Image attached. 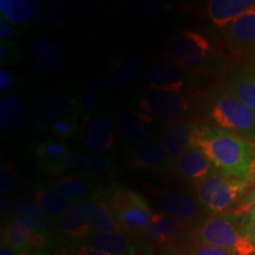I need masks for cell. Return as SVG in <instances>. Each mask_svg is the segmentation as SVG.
<instances>
[{
	"mask_svg": "<svg viewBox=\"0 0 255 255\" xmlns=\"http://www.w3.org/2000/svg\"><path fill=\"white\" fill-rule=\"evenodd\" d=\"M191 148L200 150L223 175L255 181V144L227 130L194 123Z\"/></svg>",
	"mask_w": 255,
	"mask_h": 255,
	"instance_id": "obj_1",
	"label": "cell"
},
{
	"mask_svg": "<svg viewBox=\"0 0 255 255\" xmlns=\"http://www.w3.org/2000/svg\"><path fill=\"white\" fill-rule=\"evenodd\" d=\"M189 240L231 252L234 255H252L255 244L242 226L241 218L232 212L210 215L190 231Z\"/></svg>",
	"mask_w": 255,
	"mask_h": 255,
	"instance_id": "obj_2",
	"label": "cell"
},
{
	"mask_svg": "<svg viewBox=\"0 0 255 255\" xmlns=\"http://www.w3.org/2000/svg\"><path fill=\"white\" fill-rule=\"evenodd\" d=\"M254 181L227 176L220 171L194 182V193L212 215L232 212L250 193Z\"/></svg>",
	"mask_w": 255,
	"mask_h": 255,
	"instance_id": "obj_3",
	"label": "cell"
},
{
	"mask_svg": "<svg viewBox=\"0 0 255 255\" xmlns=\"http://www.w3.org/2000/svg\"><path fill=\"white\" fill-rule=\"evenodd\" d=\"M104 199L123 232L130 237L142 238L154 214L144 197L121 184H113L104 193Z\"/></svg>",
	"mask_w": 255,
	"mask_h": 255,
	"instance_id": "obj_4",
	"label": "cell"
},
{
	"mask_svg": "<svg viewBox=\"0 0 255 255\" xmlns=\"http://www.w3.org/2000/svg\"><path fill=\"white\" fill-rule=\"evenodd\" d=\"M209 119L220 129L242 137L255 144V114L231 94H221L213 100Z\"/></svg>",
	"mask_w": 255,
	"mask_h": 255,
	"instance_id": "obj_5",
	"label": "cell"
},
{
	"mask_svg": "<svg viewBox=\"0 0 255 255\" xmlns=\"http://www.w3.org/2000/svg\"><path fill=\"white\" fill-rule=\"evenodd\" d=\"M62 241L58 235H46L32 231L12 213L2 225L1 244L13 250L32 255H52L57 245Z\"/></svg>",
	"mask_w": 255,
	"mask_h": 255,
	"instance_id": "obj_6",
	"label": "cell"
},
{
	"mask_svg": "<svg viewBox=\"0 0 255 255\" xmlns=\"http://www.w3.org/2000/svg\"><path fill=\"white\" fill-rule=\"evenodd\" d=\"M168 53L174 64L182 70L194 72L205 65L213 53L210 41L193 31H184L173 38L169 44Z\"/></svg>",
	"mask_w": 255,
	"mask_h": 255,
	"instance_id": "obj_7",
	"label": "cell"
},
{
	"mask_svg": "<svg viewBox=\"0 0 255 255\" xmlns=\"http://www.w3.org/2000/svg\"><path fill=\"white\" fill-rule=\"evenodd\" d=\"M191 228L163 213H154L142 238L152 250L161 253L174 250L189 240Z\"/></svg>",
	"mask_w": 255,
	"mask_h": 255,
	"instance_id": "obj_8",
	"label": "cell"
},
{
	"mask_svg": "<svg viewBox=\"0 0 255 255\" xmlns=\"http://www.w3.org/2000/svg\"><path fill=\"white\" fill-rule=\"evenodd\" d=\"M157 205L163 214L178 220L191 229L203 221L201 215L205 208L195 194L182 190L167 191L159 196Z\"/></svg>",
	"mask_w": 255,
	"mask_h": 255,
	"instance_id": "obj_9",
	"label": "cell"
},
{
	"mask_svg": "<svg viewBox=\"0 0 255 255\" xmlns=\"http://www.w3.org/2000/svg\"><path fill=\"white\" fill-rule=\"evenodd\" d=\"M139 110L155 120H180L189 110V101L182 94L163 91H149L139 102Z\"/></svg>",
	"mask_w": 255,
	"mask_h": 255,
	"instance_id": "obj_10",
	"label": "cell"
},
{
	"mask_svg": "<svg viewBox=\"0 0 255 255\" xmlns=\"http://www.w3.org/2000/svg\"><path fill=\"white\" fill-rule=\"evenodd\" d=\"M79 244L110 255H142L150 253L152 251L146 242L139 244L136 238L124 233L92 232L84 241Z\"/></svg>",
	"mask_w": 255,
	"mask_h": 255,
	"instance_id": "obj_11",
	"label": "cell"
},
{
	"mask_svg": "<svg viewBox=\"0 0 255 255\" xmlns=\"http://www.w3.org/2000/svg\"><path fill=\"white\" fill-rule=\"evenodd\" d=\"M130 167L135 169L165 173L175 169V162L165 150L162 142L148 141L136 146L128 156Z\"/></svg>",
	"mask_w": 255,
	"mask_h": 255,
	"instance_id": "obj_12",
	"label": "cell"
},
{
	"mask_svg": "<svg viewBox=\"0 0 255 255\" xmlns=\"http://www.w3.org/2000/svg\"><path fill=\"white\" fill-rule=\"evenodd\" d=\"M71 151L65 143L57 139H46L34 146V155L41 173L58 176L69 169L68 156Z\"/></svg>",
	"mask_w": 255,
	"mask_h": 255,
	"instance_id": "obj_13",
	"label": "cell"
},
{
	"mask_svg": "<svg viewBox=\"0 0 255 255\" xmlns=\"http://www.w3.org/2000/svg\"><path fill=\"white\" fill-rule=\"evenodd\" d=\"M186 85L183 70L174 63H154L148 70L149 91L181 94Z\"/></svg>",
	"mask_w": 255,
	"mask_h": 255,
	"instance_id": "obj_14",
	"label": "cell"
},
{
	"mask_svg": "<svg viewBox=\"0 0 255 255\" xmlns=\"http://www.w3.org/2000/svg\"><path fill=\"white\" fill-rule=\"evenodd\" d=\"M13 215L32 231L46 235H58L55 229V223L51 222V220L44 214L32 196L18 195L15 197Z\"/></svg>",
	"mask_w": 255,
	"mask_h": 255,
	"instance_id": "obj_15",
	"label": "cell"
},
{
	"mask_svg": "<svg viewBox=\"0 0 255 255\" xmlns=\"http://www.w3.org/2000/svg\"><path fill=\"white\" fill-rule=\"evenodd\" d=\"M85 218L92 231L98 233H124L119 223L111 215L107 202L104 199V193L95 194L94 196L79 201ZM126 234V233H124Z\"/></svg>",
	"mask_w": 255,
	"mask_h": 255,
	"instance_id": "obj_16",
	"label": "cell"
},
{
	"mask_svg": "<svg viewBox=\"0 0 255 255\" xmlns=\"http://www.w3.org/2000/svg\"><path fill=\"white\" fill-rule=\"evenodd\" d=\"M55 229L62 240L72 242H83L94 232L79 202L72 205L56 220Z\"/></svg>",
	"mask_w": 255,
	"mask_h": 255,
	"instance_id": "obj_17",
	"label": "cell"
},
{
	"mask_svg": "<svg viewBox=\"0 0 255 255\" xmlns=\"http://www.w3.org/2000/svg\"><path fill=\"white\" fill-rule=\"evenodd\" d=\"M119 130L124 138L132 142H148L159 131L156 120L144 113L122 115L119 119Z\"/></svg>",
	"mask_w": 255,
	"mask_h": 255,
	"instance_id": "obj_18",
	"label": "cell"
},
{
	"mask_svg": "<svg viewBox=\"0 0 255 255\" xmlns=\"http://www.w3.org/2000/svg\"><path fill=\"white\" fill-rule=\"evenodd\" d=\"M31 50L39 68L47 73H56L64 68L66 53L64 47L49 37H38L32 41Z\"/></svg>",
	"mask_w": 255,
	"mask_h": 255,
	"instance_id": "obj_19",
	"label": "cell"
},
{
	"mask_svg": "<svg viewBox=\"0 0 255 255\" xmlns=\"http://www.w3.org/2000/svg\"><path fill=\"white\" fill-rule=\"evenodd\" d=\"M85 144L91 154L102 155L117 144L113 120L109 116H98L91 121L85 135Z\"/></svg>",
	"mask_w": 255,
	"mask_h": 255,
	"instance_id": "obj_20",
	"label": "cell"
},
{
	"mask_svg": "<svg viewBox=\"0 0 255 255\" xmlns=\"http://www.w3.org/2000/svg\"><path fill=\"white\" fill-rule=\"evenodd\" d=\"M193 127L194 123L188 122L184 119L171 121L165 127L162 136V144L174 162L190 148Z\"/></svg>",
	"mask_w": 255,
	"mask_h": 255,
	"instance_id": "obj_21",
	"label": "cell"
},
{
	"mask_svg": "<svg viewBox=\"0 0 255 255\" xmlns=\"http://www.w3.org/2000/svg\"><path fill=\"white\" fill-rule=\"evenodd\" d=\"M175 169L181 176L194 182L203 180L218 171L202 152L191 146L184 154L175 159Z\"/></svg>",
	"mask_w": 255,
	"mask_h": 255,
	"instance_id": "obj_22",
	"label": "cell"
},
{
	"mask_svg": "<svg viewBox=\"0 0 255 255\" xmlns=\"http://www.w3.org/2000/svg\"><path fill=\"white\" fill-rule=\"evenodd\" d=\"M226 38L232 47L250 49L255 45V5L226 27Z\"/></svg>",
	"mask_w": 255,
	"mask_h": 255,
	"instance_id": "obj_23",
	"label": "cell"
},
{
	"mask_svg": "<svg viewBox=\"0 0 255 255\" xmlns=\"http://www.w3.org/2000/svg\"><path fill=\"white\" fill-rule=\"evenodd\" d=\"M254 5L253 0H210L207 12L215 26L226 28Z\"/></svg>",
	"mask_w": 255,
	"mask_h": 255,
	"instance_id": "obj_24",
	"label": "cell"
},
{
	"mask_svg": "<svg viewBox=\"0 0 255 255\" xmlns=\"http://www.w3.org/2000/svg\"><path fill=\"white\" fill-rule=\"evenodd\" d=\"M51 188L68 200L71 205L87 199L90 191L94 188V181L91 177L83 176V175H62V176L46 182Z\"/></svg>",
	"mask_w": 255,
	"mask_h": 255,
	"instance_id": "obj_25",
	"label": "cell"
},
{
	"mask_svg": "<svg viewBox=\"0 0 255 255\" xmlns=\"http://www.w3.org/2000/svg\"><path fill=\"white\" fill-rule=\"evenodd\" d=\"M43 8L40 0H1L0 13L9 23L21 26L33 21Z\"/></svg>",
	"mask_w": 255,
	"mask_h": 255,
	"instance_id": "obj_26",
	"label": "cell"
},
{
	"mask_svg": "<svg viewBox=\"0 0 255 255\" xmlns=\"http://www.w3.org/2000/svg\"><path fill=\"white\" fill-rule=\"evenodd\" d=\"M71 107V100L64 94H52L41 100L34 109L33 122L37 129H45L47 126L65 113Z\"/></svg>",
	"mask_w": 255,
	"mask_h": 255,
	"instance_id": "obj_27",
	"label": "cell"
},
{
	"mask_svg": "<svg viewBox=\"0 0 255 255\" xmlns=\"http://www.w3.org/2000/svg\"><path fill=\"white\" fill-rule=\"evenodd\" d=\"M113 156L95 155L85 152L70 151L68 156L69 169L87 177H95L105 173L113 163Z\"/></svg>",
	"mask_w": 255,
	"mask_h": 255,
	"instance_id": "obj_28",
	"label": "cell"
},
{
	"mask_svg": "<svg viewBox=\"0 0 255 255\" xmlns=\"http://www.w3.org/2000/svg\"><path fill=\"white\" fill-rule=\"evenodd\" d=\"M27 104L25 98L9 95L0 101V130L11 132L23 124L26 117Z\"/></svg>",
	"mask_w": 255,
	"mask_h": 255,
	"instance_id": "obj_29",
	"label": "cell"
},
{
	"mask_svg": "<svg viewBox=\"0 0 255 255\" xmlns=\"http://www.w3.org/2000/svg\"><path fill=\"white\" fill-rule=\"evenodd\" d=\"M33 199L50 220L60 218L72 206L68 200L64 199L58 191L51 188L49 184H43L41 187L37 188L33 194Z\"/></svg>",
	"mask_w": 255,
	"mask_h": 255,
	"instance_id": "obj_30",
	"label": "cell"
},
{
	"mask_svg": "<svg viewBox=\"0 0 255 255\" xmlns=\"http://www.w3.org/2000/svg\"><path fill=\"white\" fill-rule=\"evenodd\" d=\"M81 104L73 103L65 113L50 124V131L56 139H70L77 135L81 124Z\"/></svg>",
	"mask_w": 255,
	"mask_h": 255,
	"instance_id": "obj_31",
	"label": "cell"
},
{
	"mask_svg": "<svg viewBox=\"0 0 255 255\" xmlns=\"http://www.w3.org/2000/svg\"><path fill=\"white\" fill-rule=\"evenodd\" d=\"M108 94H109V81L107 78L100 77L92 82L82 98V113L87 117L96 113L103 104Z\"/></svg>",
	"mask_w": 255,
	"mask_h": 255,
	"instance_id": "obj_32",
	"label": "cell"
},
{
	"mask_svg": "<svg viewBox=\"0 0 255 255\" xmlns=\"http://www.w3.org/2000/svg\"><path fill=\"white\" fill-rule=\"evenodd\" d=\"M228 94L238 98L255 114V73L233 78L228 84Z\"/></svg>",
	"mask_w": 255,
	"mask_h": 255,
	"instance_id": "obj_33",
	"label": "cell"
},
{
	"mask_svg": "<svg viewBox=\"0 0 255 255\" xmlns=\"http://www.w3.org/2000/svg\"><path fill=\"white\" fill-rule=\"evenodd\" d=\"M139 72H141V64L138 60H123L111 72L110 83L117 89L127 88L136 81Z\"/></svg>",
	"mask_w": 255,
	"mask_h": 255,
	"instance_id": "obj_34",
	"label": "cell"
},
{
	"mask_svg": "<svg viewBox=\"0 0 255 255\" xmlns=\"http://www.w3.org/2000/svg\"><path fill=\"white\" fill-rule=\"evenodd\" d=\"M164 253H170L175 255H234L231 252L222 250V248L210 246L207 244H201V242H195L188 240L180 246L170 250Z\"/></svg>",
	"mask_w": 255,
	"mask_h": 255,
	"instance_id": "obj_35",
	"label": "cell"
},
{
	"mask_svg": "<svg viewBox=\"0 0 255 255\" xmlns=\"http://www.w3.org/2000/svg\"><path fill=\"white\" fill-rule=\"evenodd\" d=\"M52 255H110L103 252L96 251L94 248L85 246L79 242L62 240L57 245Z\"/></svg>",
	"mask_w": 255,
	"mask_h": 255,
	"instance_id": "obj_36",
	"label": "cell"
},
{
	"mask_svg": "<svg viewBox=\"0 0 255 255\" xmlns=\"http://www.w3.org/2000/svg\"><path fill=\"white\" fill-rule=\"evenodd\" d=\"M69 6L64 1H50L44 8V20L49 25H57L65 18Z\"/></svg>",
	"mask_w": 255,
	"mask_h": 255,
	"instance_id": "obj_37",
	"label": "cell"
},
{
	"mask_svg": "<svg viewBox=\"0 0 255 255\" xmlns=\"http://www.w3.org/2000/svg\"><path fill=\"white\" fill-rule=\"evenodd\" d=\"M18 188V178L14 170L9 165H2L0 170V193L7 196Z\"/></svg>",
	"mask_w": 255,
	"mask_h": 255,
	"instance_id": "obj_38",
	"label": "cell"
},
{
	"mask_svg": "<svg viewBox=\"0 0 255 255\" xmlns=\"http://www.w3.org/2000/svg\"><path fill=\"white\" fill-rule=\"evenodd\" d=\"M19 59H20V51L15 41L8 40L0 43V64L1 65L17 63Z\"/></svg>",
	"mask_w": 255,
	"mask_h": 255,
	"instance_id": "obj_39",
	"label": "cell"
},
{
	"mask_svg": "<svg viewBox=\"0 0 255 255\" xmlns=\"http://www.w3.org/2000/svg\"><path fill=\"white\" fill-rule=\"evenodd\" d=\"M253 210H255V187L250 190V193L232 210V213L234 215H237L238 218H242V216L253 212Z\"/></svg>",
	"mask_w": 255,
	"mask_h": 255,
	"instance_id": "obj_40",
	"label": "cell"
},
{
	"mask_svg": "<svg viewBox=\"0 0 255 255\" xmlns=\"http://www.w3.org/2000/svg\"><path fill=\"white\" fill-rule=\"evenodd\" d=\"M18 76L15 73L8 71L6 69L0 70V91H8L18 85Z\"/></svg>",
	"mask_w": 255,
	"mask_h": 255,
	"instance_id": "obj_41",
	"label": "cell"
},
{
	"mask_svg": "<svg viewBox=\"0 0 255 255\" xmlns=\"http://www.w3.org/2000/svg\"><path fill=\"white\" fill-rule=\"evenodd\" d=\"M20 33L17 25L9 23L5 18H0V39L1 41H8L12 38Z\"/></svg>",
	"mask_w": 255,
	"mask_h": 255,
	"instance_id": "obj_42",
	"label": "cell"
},
{
	"mask_svg": "<svg viewBox=\"0 0 255 255\" xmlns=\"http://www.w3.org/2000/svg\"><path fill=\"white\" fill-rule=\"evenodd\" d=\"M241 222H242V226H244L245 231H246L247 234L250 235L251 239L255 244V210L248 213V214H246L245 216H242Z\"/></svg>",
	"mask_w": 255,
	"mask_h": 255,
	"instance_id": "obj_43",
	"label": "cell"
},
{
	"mask_svg": "<svg viewBox=\"0 0 255 255\" xmlns=\"http://www.w3.org/2000/svg\"><path fill=\"white\" fill-rule=\"evenodd\" d=\"M14 200H12L11 197L1 195V199H0V213H1V216H6L8 218V213L11 208H13Z\"/></svg>",
	"mask_w": 255,
	"mask_h": 255,
	"instance_id": "obj_44",
	"label": "cell"
},
{
	"mask_svg": "<svg viewBox=\"0 0 255 255\" xmlns=\"http://www.w3.org/2000/svg\"><path fill=\"white\" fill-rule=\"evenodd\" d=\"M0 255H32V254L13 250V248L7 246V245L1 244V247H0Z\"/></svg>",
	"mask_w": 255,
	"mask_h": 255,
	"instance_id": "obj_45",
	"label": "cell"
},
{
	"mask_svg": "<svg viewBox=\"0 0 255 255\" xmlns=\"http://www.w3.org/2000/svg\"><path fill=\"white\" fill-rule=\"evenodd\" d=\"M161 255H175V254H170V253H162Z\"/></svg>",
	"mask_w": 255,
	"mask_h": 255,
	"instance_id": "obj_46",
	"label": "cell"
},
{
	"mask_svg": "<svg viewBox=\"0 0 255 255\" xmlns=\"http://www.w3.org/2000/svg\"><path fill=\"white\" fill-rule=\"evenodd\" d=\"M252 255H255V253H254V254H252Z\"/></svg>",
	"mask_w": 255,
	"mask_h": 255,
	"instance_id": "obj_47",
	"label": "cell"
}]
</instances>
